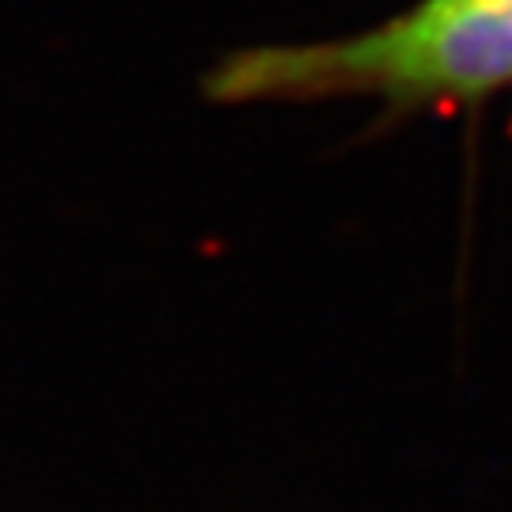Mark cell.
Listing matches in <instances>:
<instances>
[{"mask_svg":"<svg viewBox=\"0 0 512 512\" xmlns=\"http://www.w3.org/2000/svg\"><path fill=\"white\" fill-rule=\"evenodd\" d=\"M202 88L213 103L467 107L512 88V0H421L357 35L247 46L220 57Z\"/></svg>","mask_w":512,"mask_h":512,"instance_id":"1","label":"cell"}]
</instances>
